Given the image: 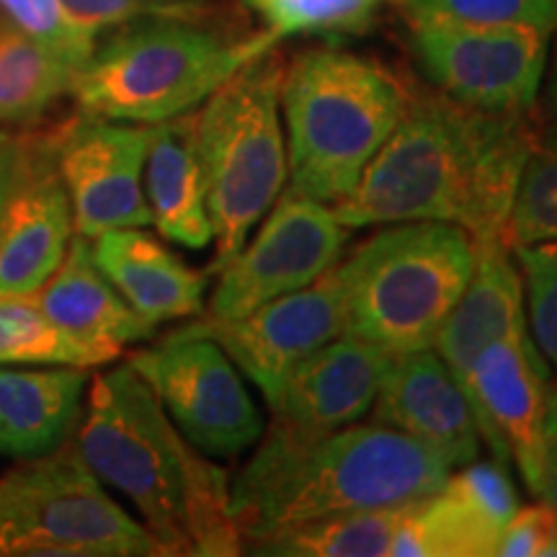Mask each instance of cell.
<instances>
[{
    "label": "cell",
    "instance_id": "27",
    "mask_svg": "<svg viewBox=\"0 0 557 557\" xmlns=\"http://www.w3.org/2000/svg\"><path fill=\"white\" fill-rule=\"evenodd\" d=\"M557 238V124L534 132L506 225V246Z\"/></svg>",
    "mask_w": 557,
    "mask_h": 557
},
{
    "label": "cell",
    "instance_id": "2",
    "mask_svg": "<svg viewBox=\"0 0 557 557\" xmlns=\"http://www.w3.org/2000/svg\"><path fill=\"white\" fill-rule=\"evenodd\" d=\"M75 444L96 478L135 506L165 555L243 553L230 475L181 434L129 361L88 382Z\"/></svg>",
    "mask_w": 557,
    "mask_h": 557
},
{
    "label": "cell",
    "instance_id": "7",
    "mask_svg": "<svg viewBox=\"0 0 557 557\" xmlns=\"http://www.w3.org/2000/svg\"><path fill=\"white\" fill-rule=\"evenodd\" d=\"M282 78L284 60L271 47L197 109V150L214 233L207 269L212 276L238 253L287 184Z\"/></svg>",
    "mask_w": 557,
    "mask_h": 557
},
{
    "label": "cell",
    "instance_id": "37",
    "mask_svg": "<svg viewBox=\"0 0 557 557\" xmlns=\"http://www.w3.org/2000/svg\"><path fill=\"white\" fill-rule=\"evenodd\" d=\"M545 444H547V451L557 455V387H549V393H547Z\"/></svg>",
    "mask_w": 557,
    "mask_h": 557
},
{
    "label": "cell",
    "instance_id": "29",
    "mask_svg": "<svg viewBox=\"0 0 557 557\" xmlns=\"http://www.w3.org/2000/svg\"><path fill=\"white\" fill-rule=\"evenodd\" d=\"M410 24L532 26L553 32L557 0H398Z\"/></svg>",
    "mask_w": 557,
    "mask_h": 557
},
{
    "label": "cell",
    "instance_id": "15",
    "mask_svg": "<svg viewBox=\"0 0 557 557\" xmlns=\"http://www.w3.org/2000/svg\"><path fill=\"white\" fill-rule=\"evenodd\" d=\"M465 393L475 413L483 447L498 462H517L529 491L547 459V364L529 331L508 333L480 351Z\"/></svg>",
    "mask_w": 557,
    "mask_h": 557
},
{
    "label": "cell",
    "instance_id": "4",
    "mask_svg": "<svg viewBox=\"0 0 557 557\" xmlns=\"http://www.w3.org/2000/svg\"><path fill=\"white\" fill-rule=\"evenodd\" d=\"M278 47L267 32L235 37L214 18L150 16L96 39L70 99L101 120L160 124L199 109L230 75Z\"/></svg>",
    "mask_w": 557,
    "mask_h": 557
},
{
    "label": "cell",
    "instance_id": "5",
    "mask_svg": "<svg viewBox=\"0 0 557 557\" xmlns=\"http://www.w3.org/2000/svg\"><path fill=\"white\" fill-rule=\"evenodd\" d=\"M410 90L380 62L315 47L284 65L287 189L338 205L357 189L408 107Z\"/></svg>",
    "mask_w": 557,
    "mask_h": 557
},
{
    "label": "cell",
    "instance_id": "13",
    "mask_svg": "<svg viewBox=\"0 0 557 557\" xmlns=\"http://www.w3.org/2000/svg\"><path fill=\"white\" fill-rule=\"evenodd\" d=\"M150 124L78 114L60 120L58 165L73 205L75 235L94 240L120 227L152 225L145 199Z\"/></svg>",
    "mask_w": 557,
    "mask_h": 557
},
{
    "label": "cell",
    "instance_id": "25",
    "mask_svg": "<svg viewBox=\"0 0 557 557\" xmlns=\"http://www.w3.org/2000/svg\"><path fill=\"white\" fill-rule=\"evenodd\" d=\"M408 506L323 517L269 534L246 553L271 557H385Z\"/></svg>",
    "mask_w": 557,
    "mask_h": 557
},
{
    "label": "cell",
    "instance_id": "34",
    "mask_svg": "<svg viewBox=\"0 0 557 557\" xmlns=\"http://www.w3.org/2000/svg\"><path fill=\"white\" fill-rule=\"evenodd\" d=\"M21 156V129H0V218L9 201L13 178H16Z\"/></svg>",
    "mask_w": 557,
    "mask_h": 557
},
{
    "label": "cell",
    "instance_id": "33",
    "mask_svg": "<svg viewBox=\"0 0 557 557\" xmlns=\"http://www.w3.org/2000/svg\"><path fill=\"white\" fill-rule=\"evenodd\" d=\"M500 557H557V513L545 500L519 506L496 542Z\"/></svg>",
    "mask_w": 557,
    "mask_h": 557
},
{
    "label": "cell",
    "instance_id": "19",
    "mask_svg": "<svg viewBox=\"0 0 557 557\" xmlns=\"http://www.w3.org/2000/svg\"><path fill=\"white\" fill-rule=\"evenodd\" d=\"M34 299L58 329L99 348L111 361L120 359L129 344L148 341L156 331L109 282L94 261L90 240L83 235H73L65 259L34 292Z\"/></svg>",
    "mask_w": 557,
    "mask_h": 557
},
{
    "label": "cell",
    "instance_id": "22",
    "mask_svg": "<svg viewBox=\"0 0 557 557\" xmlns=\"http://www.w3.org/2000/svg\"><path fill=\"white\" fill-rule=\"evenodd\" d=\"M88 369L0 367V455L39 457L58 449L81 423Z\"/></svg>",
    "mask_w": 557,
    "mask_h": 557
},
{
    "label": "cell",
    "instance_id": "28",
    "mask_svg": "<svg viewBox=\"0 0 557 557\" xmlns=\"http://www.w3.org/2000/svg\"><path fill=\"white\" fill-rule=\"evenodd\" d=\"M263 32L276 41L289 37H344L372 24L382 5L398 0H243Z\"/></svg>",
    "mask_w": 557,
    "mask_h": 557
},
{
    "label": "cell",
    "instance_id": "11",
    "mask_svg": "<svg viewBox=\"0 0 557 557\" xmlns=\"http://www.w3.org/2000/svg\"><path fill=\"white\" fill-rule=\"evenodd\" d=\"M348 227L331 205L282 191L263 214L259 233L222 267L205 312L207 320H235L271 299L323 276L344 253Z\"/></svg>",
    "mask_w": 557,
    "mask_h": 557
},
{
    "label": "cell",
    "instance_id": "8",
    "mask_svg": "<svg viewBox=\"0 0 557 557\" xmlns=\"http://www.w3.org/2000/svg\"><path fill=\"white\" fill-rule=\"evenodd\" d=\"M160 542L129 517L70 436L0 478V557H158Z\"/></svg>",
    "mask_w": 557,
    "mask_h": 557
},
{
    "label": "cell",
    "instance_id": "3",
    "mask_svg": "<svg viewBox=\"0 0 557 557\" xmlns=\"http://www.w3.org/2000/svg\"><path fill=\"white\" fill-rule=\"evenodd\" d=\"M451 468L413 436L382 423L310 434L278 421L230 478L243 553L282 529L344 511L410 506L447 483Z\"/></svg>",
    "mask_w": 557,
    "mask_h": 557
},
{
    "label": "cell",
    "instance_id": "14",
    "mask_svg": "<svg viewBox=\"0 0 557 557\" xmlns=\"http://www.w3.org/2000/svg\"><path fill=\"white\" fill-rule=\"evenodd\" d=\"M58 122L21 129V156L0 218V292L34 295L65 259L73 205L58 165Z\"/></svg>",
    "mask_w": 557,
    "mask_h": 557
},
{
    "label": "cell",
    "instance_id": "1",
    "mask_svg": "<svg viewBox=\"0 0 557 557\" xmlns=\"http://www.w3.org/2000/svg\"><path fill=\"white\" fill-rule=\"evenodd\" d=\"M537 127L449 96L413 94L357 189L331 205L348 230L449 222L475 243L506 240L508 214Z\"/></svg>",
    "mask_w": 557,
    "mask_h": 557
},
{
    "label": "cell",
    "instance_id": "10",
    "mask_svg": "<svg viewBox=\"0 0 557 557\" xmlns=\"http://www.w3.org/2000/svg\"><path fill=\"white\" fill-rule=\"evenodd\" d=\"M549 37L532 26L410 24V54L438 94L493 114H529L542 94Z\"/></svg>",
    "mask_w": 557,
    "mask_h": 557
},
{
    "label": "cell",
    "instance_id": "32",
    "mask_svg": "<svg viewBox=\"0 0 557 557\" xmlns=\"http://www.w3.org/2000/svg\"><path fill=\"white\" fill-rule=\"evenodd\" d=\"M70 18L96 39L114 26L150 16L214 18V0H60Z\"/></svg>",
    "mask_w": 557,
    "mask_h": 557
},
{
    "label": "cell",
    "instance_id": "12",
    "mask_svg": "<svg viewBox=\"0 0 557 557\" xmlns=\"http://www.w3.org/2000/svg\"><path fill=\"white\" fill-rule=\"evenodd\" d=\"M225 348L243 377L276 406L284 382L310 354L346 333V287L338 263L308 287L271 299L235 320H191Z\"/></svg>",
    "mask_w": 557,
    "mask_h": 557
},
{
    "label": "cell",
    "instance_id": "16",
    "mask_svg": "<svg viewBox=\"0 0 557 557\" xmlns=\"http://www.w3.org/2000/svg\"><path fill=\"white\" fill-rule=\"evenodd\" d=\"M372 418L382 426L413 436L451 470L475 462L483 449L468 393L434 348L393 357Z\"/></svg>",
    "mask_w": 557,
    "mask_h": 557
},
{
    "label": "cell",
    "instance_id": "23",
    "mask_svg": "<svg viewBox=\"0 0 557 557\" xmlns=\"http://www.w3.org/2000/svg\"><path fill=\"white\" fill-rule=\"evenodd\" d=\"M73 65L0 18V129H24L45 122L67 99L75 81Z\"/></svg>",
    "mask_w": 557,
    "mask_h": 557
},
{
    "label": "cell",
    "instance_id": "26",
    "mask_svg": "<svg viewBox=\"0 0 557 557\" xmlns=\"http://www.w3.org/2000/svg\"><path fill=\"white\" fill-rule=\"evenodd\" d=\"M50 364L94 369L111 364L99 348L73 338L41 312L34 295L0 292V367Z\"/></svg>",
    "mask_w": 557,
    "mask_h": 557
},
{
    "label": "cell",
    "instance_id": "30",
    "mask_svg": "<svg viewBox=\"0 0 557 557\" xmlns=\"http://www.w3.org/2000/svg\"><path fill=\"white\" fill-rule=\"evenodd\" d=\"M511 250L524 284L529 333L542 357L557 369V238Z\"/></svg>",
    "mask_w": 557,
    "mask_h": 557
},
{
    "label": "cell",
    "instance_id": "35",
    "mask_svg": "<svg viewBox=\"0 0 557 557\" xmlns=\"http://www.w3.org/2000/svg\"><path fill=\"white\" fill-rule=\"evenodd\" d=\"M545 103L549 111V122L557 124V26L549 37V52H547V67H545Z\"/></svg>",
    "mask_w": 557,
    "mask_h": 557
},
{
    "label": "cell",
    "instance_id": "24",
    "mask_svg": "<svg viewBox=\"0 0 557 557\" xmlns=\"http://www.w3.org/2000/svg\"><path fill=\"white\" fill-rule=\"evenodd\" d=\"M500 527L444 483L406 508L395 529L393 557H487L496 553Z\"/></svg>",
    "mask_w": 557,
    "mask_h": 557
},
{
    "label": "cell",
    "instance_id": "9",
    "mask_svg": "<svg viewBox=\"0 0 557 557\" xmlns=\"http://www.w3.org/2000/svg\"><path fill=\"white\" fill-rule=\"evenodd\" d=\"M127 361L152 387L181 434L207 457H240L267 431L240 369L218 341L191 323L139 348Z\"/></svg>",
    "mask_w": 557,
    "mask_h": 557
},
{
    "label": "cell",
    "instance_id": "21",
    "mask_svg": "<svg viewBox=\"0 0 557 557\" xmlns=\"http://www.w3.org/2000/svg\"><path fill=\"white\" fill-rule=\"evenodd\" d=\"M145 199L160 238L191 250L212 246L214 233L197 150V109L150 124Z\"/></svg>",
    "mask_w": 557,
    "mask_h": 557
},
{
    "label": "cell",
    "instance_id": "18",
    "mask_svg": "<svg viewBox=\"0 0 557 557\" xmlns=\"http://www.w3.org/2000/svg\"><path fill=\"white\" fill-rule=\"evenodd\" d=\"M90 253L116 292L152 329L199 318L212 274L194 269L145 227H120L90 240Z\"/></svg>",
    "mask_w": 557,
    "mask_h": 557
},
{
    "label": "cell",
    "instance_id": "6",
    "mask_svg": "<svg viewBox=\"0 0 557 557\" xmlns=\"http://www.w3.org/2000/svg\"><path fill=\"white\" fill-rule=\"evenodd\" d=\"M478 243L449 222H395L338 261L346 333L398 354L431 348L470 284Z\"/></svg>",
    "mask_w": 557,
    "mask_h": 557
},
{
    "label": "cell",
    "instance_id": "17",
    "mask_svg": "<svg viewBox=\"0 0 557 557\" xmlns=\"http://www.w3.org/2000/svg\"><path fill=\"white\" fill-rule=\"evenodd\" d=\"M389 361L385 348L344 333L297 364L271 413L310 434L359 423L377 400Z\"/></svg>",
    "mask_w": 557,
    "mask_h": 557
},
{
    "label": "cell",
    "instance_id": "31",
    "mask_svg": "<svg viewBox=\"0 0 557 557\" xmlns=\"http://www.w3.org/2000/svg\"><path fill=\"white\" fill-rule=\"evenodd\" d=\"M0 11L21 32L29 34L75 70L83 67V62L94 52L96 37L70 18L60 0H0Z\"/></svg>",
    "mask_w": 557,
    "mask_h": 557
},
{
    "label": "cell",
    "instance_id": "36",
    "mask_svg": "<svg viewBox=\"0 0 557 557\" xmlns=\"http://www.w3.org/2000/svg\"><path fill=\"white\" fill-rule=\"evenodd\" d=\"M534 496L545 500V504L557 513V455H553V451H547L545 468H542L540 483L534 487Z\"/></svg>",
    "mask_w": 557,
    "mask_h": 557
},
{
    "label": "cell",
    "instance_id": "20",
    "mask_svg": "<svg viewBox=\"0 0 557 557\" xmlns=\"http://www.w3.org/2000/svg\"><path fill=\"white\" fill-rule=\"evenodd\" d=\"M529 331L524 284L506 240L478 243V263L462 297L434 338V351L462 385L475 359L493 341Z\"/></svg>",
    "mask_w": 557,
    "mask_h": 557
}]
</instances>
